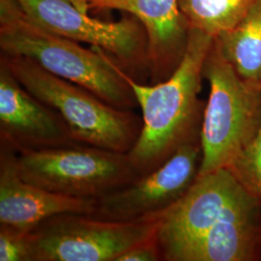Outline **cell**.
I'll use <instances>...</instances> for the list:
<instances>
[{
  "instance_id": "1",
  "label": "cell",
  "mask_w": 261,
  "mask_h": 261,
  "mask_svg": "<svg viewBox=\"0 0 261 261\" xmlns=\"http://www.w3.org/2000/svg\"><path fill=\"white\" fill-rule=\"evenodd\" d=\"M214 38L190 29L186 50L166 81L129 84L141 111L140 137L127 153L140 176L163 166L188 143L200 141L201 109L198 100L202 71Z\"/></svg>"
},
{
  "instance_id": "2",
  "label": "cell",
  "mask_w": 261,
  "mask_h": 261,
  "mask_svg": "<svg viewBox=\"0 0 261 261\" xmlns=\"http://www.w3.org/2000/svg\"><path fill=\"white\" fill-rule=\"evenodd\" d=\"M0 49L2 55L28 57L117 109H139L130 75L116 59L99 47H82L79 42L41 28L16 0H0Z\"/></svg>"
},
{
  "instance_id": "3",
  "label": "cell",
  "mask_w": 261,
  "mask_h": 261,
  "mask_svg": "<svg viewBox=\"0 0 261 261\" xmlns=\"http://www.w3.org/2000/svg\"><path fill=\"white\" fill-rule=\"evenodd\" d=\"M0 62L25 90L61 115L79 143L128 153L139 139L142 117L135 111L117 109L28 57L1 54Z\"/></svg>"
},
{
  "instance_id": "4",
  "label": "cell",
  "mask_w": 261,
  "mask_h": 261,
  "mask_svg": "<svg viewBox=\"0 0 261 261\" xmlns=\"http://www.w3.org/2000/svg\"><path fill=\"white\" fill-rule=\"evenodd\" d=\"M202 75L209 83L210 93L202 115L197 175L228 168L261 126L260 86L238 75L216 39L206 57Z\"/></svg>"
},
{
  "instance_id": "5",
  "label": "cell",
  "mask_w": 261,
  "mask_h": 261,
  "mask_svg": "<svg viewBox=\"0 0 261 261\" xmlns=\"http://www.w3.org/2000/svg\"><path fill=\"white\" fill-rule=\"evenodd\" d=\"M261 218L260 203L227 168L197 175L177 201L160 214L157 239L162 260L221 225Z\"/></svg>"
},
{
  "instance_id": "6",
  "label": "cell",
  "mask_w": 261,
  "mask_h": 261,
  "mask_svg": "<svg viewBox=\"0 0 261 261\" xmlns=\"http://www.w3.org/2000/svg\"><path fill=\"white\" fill-rule=\"evenodd\" d=\"M25 181L62 196L94 199L140 177L127 153L76 144L17 154Z\"/></svg>"
},
{
  "instance_id": "7",
  "label": "cell",
  "mask_w": 261,
  "mask_h": 261,
  "mask_svg": "<svg viewBox=\"0 0 261 261\" xmlns=\"http://www.w3.org/2000/svg\"><path fill=\"white\" fill-rule=\"evenodd\" d=\"M160 214L132 222L92 215H56L28 233V261H117L157 232Z\"/></svg>"
},
{
  "instance_id": "8",
  "label": "cell",
  "mask_w": 261,
  "mask_h": 261,
  "mask_svg": "<svg viewBox=\"0 0 261 261\" xmlns=\"http://www.w3.org/2000/svg\"><path fill=\"white\" fill-rule=\"evenodd\" d=\"M41 28L79 43L99 47L116 59L136 82L149 79L148 36L136 16L124 13L117 21H103L71 0H16Z\"/></svg>"
},
{
  "instance_id": "9",
  "label": "cell",
  "mask_w": 261,
  "mask_h": 261,
  "mask_svg": "<svg viewBox=\"0 0 261 261\" xmlns=\"http://www.w3.org/2000/svg\"><path fill=\"white\" fill-rule=\"evenodd\" d=\"M200 161V141L188 143L156 170L97 199L92 216L132 222L163 213L193 185Z\"/></svg>"
},
{
  "instance_id": "10",
  "label": "cell",
  "mask_w": 261,
  "mask_h": 261,
  "mask_svg": "<svg viewBox=\"0 0 261 261\" xmlns=\"http://www.w3.org/2000/svg\"><path fill=\"white\" fill-rule=\"evenodd\" d=\"M0 144L17 154L81 144L61 115L25 90L1 62Z\"/></svg>"
},
{
  "instance_id": "11",
  "label": "cell",
  "mask_w": 261,
  "mask_h": 261,
  "mask_svg": "<svg viewBox=\"0 0 261 261\" xmlns=\"http://www.w3.org/2000/svg\"><path fill=\"white\" fill-rule=\"evenodd\" d=\"M88 9L136 16L148 36L150 84L166 81L186 50L190 28L178 0H88Z\"/></svg>"
},
{
  "instance_id": "12",
  "label": "cell",
  "mask_w": 261,
  "mask_h": 261,
  "mask_svg": "<svg viewBox=\"0 0 261 261\" xmlns=\"http://www.w3.org/2000/svg\"><path fill=\"white\" fill-rule=\"evenodd\" d=\"M96 200L49 192L20 176L17 153L0 144V224L30 231L54 216L92 215Z\"/></svg>"
},
{
  "instance_id": "13",
  "label": "cell",
  "mask_w": 261,
  "mask_h": 261,
  "mask_svg": "<svg viewBox=\"0 0 261 261\" xmlns=\"http://www.w3.org/2000/svg\"><path fill=\"white\" fill-rule=\"evenodd\" d=\"M215 39L238 75L261 87V0L235 28Z\"/></svg>"
},
{
  "instance_id": "14",
  "label": "cell",
  "mask_w": 261,
  "mask_h": 261,
  "mask_svg": "<svg viewBox=\"0 0 261 261\" xmlns=\"http://www.w3.org/2000/svg\"><path fill=\"white\" fill-rule=\"evenodd\" d=\"M256 0H178L190 29L218 38L235 28Z\"/></svg>"
},
{
  "instance_id": "15",
  "label": "cell",
  "mask_w": 261,
  "mask_h": 261,
  "mask_svg": "<svg viewBox=\"0 0 261 261\" xmlns=\"http://www.w3.org/2000/svg\"><path fill=\"white\" fill-rule=\"evenodd\" d=\"M227 169L261 205V126L255 138Z\"/></svg>"
},
{
  "instance_id": "16",
  "label": "cell",
  "mask_w": 261,
  "mask_h": 261,
  "mask_svg": "<svg viewBox=\"0 0 261 261\" xmlns=\"http://www.w3.org/2000/svg\"><path fill=\"white\" fill-rule=\"evenodd\" d=\"M28 233L5 224H0V261H28Z\"/></svg>"
},
{
  "instance_id": "17",
  "label": "cell",
  "mask_w": 261,
  "mask_h": 261,
  "mask_svg": "<svg viewBox=\"0 0 261 261\" xmlns=\"http://www.w3.org/2000/svg\"><path fill=\"white\" fill-rule=\"evenodd\" d=\"M162 260L157 232L148 239L137 244L118 257L117 261Z\"/></svg>"
},
{
  "instance_id": "18",
  "label": "cell",
  "mask_w": 261,
  "mask_h": 261,
  "mask_svg": "<svg viewBox=\"0 0 261 261\" xmlns=\"http://www.w3.org/2000/svg\"><path fill=\"white\" fill-rule=\"evenodd\" d=\"M76 7L81 9L89 11L88 9V0H71Z\"/></svg>"
}]
</instances>
